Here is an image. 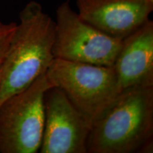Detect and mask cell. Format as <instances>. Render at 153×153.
I'll return each mask as SVG.
<instances>
[{
  "mask_svg": "<svg viewBox=\"0 0 153 153\" xmlns=\"http://www.w3.org/2000/svg\"><path fill=\"white\" fill-rule=\"evenodd\" d=\"M55 22L40 3L30 1L19 13L0 69V104L46 73L54 57Z\"/></svg>",
  "mask_w": 153,
  "mask_h": 153,
  "instance_id": "obj_1",
  "label": "cell"
},
{
  "mask_svg": "<svg viewBox=\"0 0 153 153\" xmlns=\"http://www.w3.org/2000/svg\"><path fill=\"white\" fill-rule=\"evenodd\" d=\"M153 138V87L121 92L91 122L87 153H135Z\"/></svg>",
  "mask_w": 153,
  "mask_h": 153,
  "instance_id": "obj_2",
  "label": "cell"
},
{
  "mask_svg": "<svg viewBox=\"0 0 153 153\" xmlns=\"http://www.w3.org/2000/svg\"><path fill=\"white\" fill-rule=\"evenodd\" d=\"M53 87L45 73L0 104V152H39L45 123L44 97Z\"/></svg>",
  "mask_w": 153,
  "mask_h": 153,
  "instance_id": "obj_3",
  "label": "cell"
},
{
  "mask_svg": "<svg viewBox=\"0 0 153 153\" xmlns=\"http://www.w3.org/2000/svg\"><path fill=\"white\" fill-rule=\"evenodd\" d=\"M46 75L91 123L121 93L113 67L54 58Z\"/></svg>",
  "mask_w": 153,
  "mask_h": 153,
  "instance_id": "obj_4",
  "label": "cell"
},
{
  "mask_svg": "<svg viewBox=\"0 0 153 153\" xmlns=\"http://www.w3.org/2000/svg\"><path fill=\"white\" fill-rule=\"evenodd\" d=\"M121 44L122 41L82 20L68 0L57 7L53 44L54 58L113 67Z\"/></svg>",
  "mask_w": 153,
  "mask_h": 153,
  "instance_id": "obj_5",
  "label": "cell"
},
{
  "mask_svg": "<svg viewBox=\"0 0 153 153\" xmlns=\"http://www.w3.org/2000/svg\"><path fill=\"white\" fill-rule=\"evenodd\" d=\"M45 123L41 153H87L91 123L58 87L44 97Z\"/></svg>",
  "mask_w": 153,
  "mask_h": 153,
  "instance_id": "obj_6",
  "label": "cell"
},
{
  "mask_svg": "<svg viewBox=\"0 0 153 153\" xmlns=\"http://www.w3.org/2000/svg\"><path fill=\"white\" fill-rule=\"evenodd\" d=\"M78 15L106 35L123 41L149 20L153 0H76Z\"/></svg>",
  "mask_w": 153,
  "mask_h": 153,
  "instance_id": "obj_7",
  "label": "cell"
},
{
  "mask_svg": "<svg viewBox=\"0 0 153 153\" xmlns=\"http://www.w3.org/2000/svg\"><path fill=\"white\" fill-rule=\"evenodd\" d=\"M120 92L153 87V22L150 19L122 41L113 65Z\"/></svg>",
  "mask_w": 153,
  "mask_h": 153,
  "instance_id": "obj_8",
  "label": "cell"
},
{
  "mask_svg": "<svg viewBox=\"0 0 153 153\" xmlns=\"http://www.w3.org/2000/svg\"><path fill=\"white\" fill-rule=\"evenodd\" d=\"M16 26V23L15 22L9 24L0 22V59L4 57L8 48Z\"/></svg>",
  "mask_w": 153,
  "mask_h": 153,
  "instance_id": "obj_9",
  "label": "cell"
},
{
  "mask_svg": "<svg viewBox=\"0 0 153 153\" xmlns=\"http://www.w3.org/2000/svg\"><path fill=\"white\" fill-rule=\"evenodd\" d=\"M139 153H152L153 152V138L149 140L139 149Z\"/></svg>",
  "mask_w": 153,
  "mask_h": 153,
  "instance_id": "obj_10",
  "label": "cell"
},
{
  "mask_svg": "<svg viewBox=\"0 0 153 153\" xmlns=\"http://www.w3.org/2000/svg\"><path fill=\"white\" fill-rule=\"evenodd\" d=\"M1 61H2V58L0 59V69H1Z\"/></svg>",
  "mask_w": 153,
  "mask_h": 153,
  "instance_id": "obj_11",
  "label": "cell"
}]
</instances>
